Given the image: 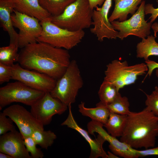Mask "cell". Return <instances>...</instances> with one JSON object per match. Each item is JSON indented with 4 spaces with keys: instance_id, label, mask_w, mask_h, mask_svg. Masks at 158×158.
Here are the masks:
<instances>
[{
    "instance_id": "1",
    "label": "cell",
    "mask_w": 158,
    "mask_h": 158,
    "mask_svg": "<svg viewBox=\"0 0 158 158\" xmlns=\"http://www.w3.org/2000/svg\"><path fill=\"white\" fill-rule=\"evenodd\" d=\"M18 62L23 68L46 74L57 80L71 61L68 50L44 42L29 44L21 49Z\"/></svg>"
},
{
    "instance_id": "2",
    "label": "cell",
    "mask_w": 158,
    "mask_h": 158,
    "mask_svg": "<svg viewBox=\"0 0 158 158\" xmlns=\"http://www.w3.org/2000/svg\"><path fill=\"white\" fill-rule=\"evenodd\" d=\"M158 136V116L146 107L127 115L120 140L135 149H147L154 147Z\"/></svg>"
},
{
    "instance_id": "3",
    "label": "cell",
    "mask_w": 158,
    "mask_h": 158,
    "mask_svg": "<svg viewBox=\"0 0 158 158\" xmlns=\"http://www.w3.org/2000/svg\"><path fill=\"white\" fill-rule=\"evenodd\" d=\"M93 10L88 0H75L68 6L60 15L51 16V21L70 31L83 30L92 25Z\"/></svg>"
},
{
    "instance_id": "4",
    "label": "cell",
    "mask_w": 158,
    "mask_h": 158,
    "mask_svg": "<svg viewBox=\"0 0 158 158\" xmlns=\"http://www.w3.org/2000/svg\"><path fill=\"white\" fill-rule=\"evenodd\" d=\"M83 85L77 61L73 60L63 75L57 80L50 93L68 107L75 102L79 90Z\"/></svg>"
},
{
    "instance_id": "5",
    "label": "cell",
    "mask_w": 158,
    "mask_h": 158,
    "mask_svg": "<svg viewBox=\"0 0 158 158\" xmlns=\"http://www.w3.org/2000/svg\"><path fill=\"white\" fill-rule=\"evenodd\" d=\"M40 23L42 30L37 42L47 43L54 47L71 49L81 41L85 35L83 30L70 31L59 27L51 20Z\"/></svg>"
},
{
    "instance_id": "6",
    "label": "cell",
    "mask_w": 158,
    "mask_h": 158,
    "mask_svg": "<svg viewBox=\"0 0 158 158\" xmlns=\"http://www.w3.org/2000/svg\"><path fill=\"white\" fill-rule=\"evenodd\" d=\"M148 70L147 66L144 63L129 66L126 61L114 60L107 65L104 80L112 83L119 90L135 83L138 76L146 73Z\"/></svg>"
},
{
    "instance_id": "7",
    "label": "cell",
    "mask_w": 158,
    "mask_h": 158,
    "mask_svg": "<svg viewBox=\"0 0 158 158\" xmlns=\"http://www.w3.org/2000/svg\"><path fill=\"white\" fill-rule=\"evenodd\" d=\"M45 93L19 81L9 83L0 88V109L14 102L31 106Z\"/></svg>"
},
{
    "instance_id": "8",
    "label": "cell",
    "mask_w": 158,
    "mask_h": 158,
    "mask_svg": "<svg viewBox=\"0 0 158 158\" xmlns=\"http://www.w3.org/2000/svg\"><path fill=\"white\" fill-rule=\"evenodd\" d=\"M145 2L142 1L138 10L129 19L111 23L114 29L118 31V37L122 40L129 35H134L142 39L150 35L152 23L145 20Z\"/></svg>"
},
{
    "instance_id": "9",
    "label": "cell",
    "mask_w": 158,
    "mask_h": 158,
    "mask_svg": "<svg viewBox=\"0 0 158 158\" xmlns=\"http://www.w3.org/2000/svg\"><path fill=\"white\" fill-rule=\"evenodd\" d=\"M13 25L18 29V46L22 49L29 44L37 42L42 28L37 18L13 10L11 14Z\"/></svg>"
},
{
    "instance_id": "10",
    "label": "cell",
    "mask_w": 158,
    "mask_h": 158,
    "mask_svg": "<svg viewBox=\"0 0 158 158\" xmlns=\"http://www.w3.org/2000/svg\"><path fill=\"white\" fill-rule=\"evenodd\" d=\"M11 68L12 79L20 81L34 89L50 92L56 84V80L44 73L24 68L18 63L14 64Z\"/></svg>"
},
{
    "instance_id": "11",
    "label": "cell",
    "mask_w": 158,
    "mask_h": 158,
    "mask_svg": "<svg viewBox=\"0 0 158 158\" xmlns=\"http://www.w3.org/2000/svg\"><path fill=\"white\" fill-rule=\"evenodd\" d=\"M30 107V112L32 115L44 126L51 123L54 115L63 114L68 107L59 99L53 97L49 92L45 93Z\"/></svg>"
},
{
    "instance_id": "12",
    "label": "cell",
    "mask_w": 158,
    "mask_h": 158,
    "mask_svg": "<svg viewBox=\"0 0 158 158\" xmlns=\"http://www.w3.org/2000/svg\"><path fill=\"white\" fill-rule=\"evenodd\" d=\"M3 113L16 124L23 138L31 136L37 129L44 130V126L34 118L30 112L20 105H11L5 109Z\"/></svg>"
},
{
    "instance_id": "13",
    "label": "cell",
    "mask_w": 158,
    "mask_h": 158,
    "mask_svg": "<svg viewBox=\"0 0 158 158\" xmlns=\"http://www.w3.org/2000/svg\"><path fill=\"white\" fill-rule=\"evenodd\" d=\"M112 1L105 0L101 7H97L93 10L92 25L93 27L90 31L100 42L103 41L105 38L115 39L118 37V31L114 29L108 17Z\"/></svg>"
},
{
    "instance_id": "14",
    "label": "cell",
    "mask_w": 158,
    "mask_h": 158,
    "mask_svg": "<svg viewBox=\"0 0 158 158\" xmlns=\"http://www.w3.org/2000/svg\"><path fill=\"white\" fill-rule=\"evenodd\" d=\"M103 125L99 122L92 120L87 124L88 132L94 135L95 132L100 135L109 143V148L116 155L124 158H137L136 149L118 140L109 134L103 128Z\"/></svg>"
},
{
    "instance_id": "15",
    "label": "cell",
    "mask_w": 158,
    "mask_h": 158,
    "mask_svg": "<svg viewBox=\"0 0 158 158\" xmlns=\"http://www.w3.org/2000/svg\"><path fill=\"white\" fill-rule=\"evenodd\" d=\"M0 152L13 158H32L21 134L16 130L0 135Z\"/></svg>"
},
{
    "instance_id": "16",
    "label": "cell",
    "mask_w": 158,
    "mask_h": 158,
    "mask_svg": "<svg viewBox=\"0 0 158 158\" xmlns=\"http://www.w3.org/2000/svg\"><path fill=\"white\" fill-rule=\"evenodd\" d=\"M71 105L68 107L69 109L68 116L66 120L61 123V126H66L68 127L75 130L78 132L88 142L91 148L89 158H97L100 157L107 158V154L103 148V145L106 140L98 134L97 137L92 139L89 132L80 127L75 121L72 113Z\"/></svg>"
},
{
    "instance_id": "17",
    "label": "cell",
    "mask_w": 158,
    "mask_h": 158,
    "mask_svg": "<svg viewBox=\"0 0 158 158\" xmlns=\"http://www.w3.org/2000/svg\"><path fill=\"white\" fill-rule=\"evenodd\" d=\"M14 9L22 13L35 17L40 22L51 20V15L42 8L38 0H12Z\"/></svg>"
},
{
    "instance_id": "18",
    "label": "cell",
    "mask_w": 158,
    "mask_h": 158,
    "mask_svg": "<svg viewBox=\"0 0 158 158\" xmlns=\"http://www.w3.org/2000/svg\"><path fill=\"white\" fill-rule=\"evenodd\" d=\"M14 9L12 0H0L1 25L8 33L10 44L18 46V33L14 30L11 18Z\"/></svg>"
},
{
    "instance_id": "19",
    "label": "cell",
    "mask_w": 158,
    "mask_h": 158,
    "mask_svg": "<svg viewBox=\"0 0 158 158\" xmlns=\"http://www.w3.org/2000/svg\"><path fill=\"white\" fill-rule=\"evenodd\" d=\"M142 0H114L115 6L114 9L109 18L111 22L118 20L122 22L127 20L129 14H134L138 9V5Z\"/></svg>"
},
{
    "instance_id": "20",
    "label": "cell",
    "mask_w": 158,
    "mask_h": 158,
    "mask_svg": "<svg viewBox=\"0 0 158 158\" xmlns=\"http://www.w3.org/2000/svg\"><path fill=\"white\" fill-rule=\"evenodd\" d=\"M96 107L93 108L86 107L85 103L81 102L78 106L79 111L83 116L88 117L92 120L100 122L104 125L108 120L110 112L100 102L96 104Z\"/></svg>"
},
{
    "instance_id": "21",
    "label": "cell",
    "mask_w": 158,
    "mask_h": 158,
    "mask_svg": "<svg viewBox=\"0 0 158 158\" xmlns=\"http://www.w3.org/2000/svg\"><path fill=\"white\" fill-rule=\"evenodd\" d=\"M127 116V115L110 112L108 120L103 126L111 136L116 138L121 137L126 125Z\"/></svg>"
},
{
    "instance_id": "22",
    "label": "cell",
    "mask_w": 158,
    "mask_h": 158,
    "mask_svg": "<svg viewBox=\"0 0 158 158\" xmlns=\"http://www.w3.org/2000/svg\"><path fill=\"white\" fill-rule=\"evenodd\" d=\"M154 36L149 35L147 38L142 39L137 45V57L144 58L145 61L152 56H158V43L155 40Z\"/></svg>"
},
{
    "instance_id": "23",
    "label": "cell",
    "mask_w": 158,
    "mask_h": 158,
    "mask_svg": "<svg viewBox=\"0 0 158 158\" xmlns=\"http://www.w3.org/2000/svg\"><path fill=\"white\" fill-rule=\"evenodd\" d=\"M75 0H38L41 7L52 16L60 15L68 6Z\"/></svg>"
},
{
    "instance_id": "24",
    "label": "cell",
    "mask_w": 158,
    "mask_h": 158,
    "mask_svg": "<svg viewBox=\"0 0 158 158\" xmlns=\"http://www.w3.org/2000/svg\"><path fill=\"white\" fill-rule=\"evenodd\" d=\"M112 83L104 80L100 87L98 94L102 103L109 104L114 101L120 94Z\"/></svg>"
},
{
    "instance_id": "25",
    "label": "cell",
    "mask_w": 158,
    "mask_h": 158,
    "mask_svg": "<svg viewBox=\"0 0 158 158\" xmlns=\"http://www.w3.org/2000/svg\"><path fill=\"white\" fill-rule=\"evenodd\" d=\"M31 136L37 145L47 150L52 145L57 137L55 133L51 131L42 129L35 130Z\"/></svg>"
},
{
    "instance_id": "26",
    "label": "cell",
    "mask_w": 158,
    "mask_h": 158,
    "mask_svg": "<svg viewBox=\"0 0 158 158\" xmlns=\"http://www.w3.org/2000/svg\"><path fill=\"white\" fill-rule=\"evenodd\" d=\"M18 46L10 44L8 46L0 48V63L11 66L14 63L18 62L19 53Z\"/></svg>"
},
{
    "instance_id": "27",
    "label": "cell",
    "mask_w": 158,
    "mask_h": 158,
    "mask_svg": "<svg viewBox=\"0 0 158 158\" xmlns=\"http://www.w3.org/2000/svg\"><path fill=\"white\" fill-rule=\"evenodd\" d=\"M103 104L110 112L128 115L131 112L129 110L130 104L128 99L126 97L122 96L121 94L111 103L107 105Z\"/></svg>"
},
{
    "instance_id": "28",
    "label": "cell",
    "mask_w": 158,
    "mask_h": 158,
    "mask_svg": "<svg viewBox=\"0 0 158 158\" xmlns=\"http://www.w3.org/2000/svg\"><path fill=\"white\" fill-rule=\"evenodd\" d=\"M145 93L146 97L145 101L146 107L158 116V87L155 86L154 90L150 95Z\"/></svg>"
},
{
    "instance_id": "29",
    "label": "cell",
    "mask_w": 158,
    "mask_h": 158,
    "mask_svg": "<svg viewBox=\"0 0 158 158\" xmlns=\"http://www.w3.org/2000/svg\"><path fill=\"white\" fill-rule=\"evenodd\" d=\"M23 139L26 148L30 153L32 158H42L44 157L43 153L40 149L36 147L37 144L31 136L26 137Z\"/></svg>"
},
{
    "instance_id": "30",
    "label": "cell",
    "mask_w": 158,
    "mask_h": 158,
    "mask_svg": "<svg viewBox=\"0 0 158 158\" xmlns=\"http://www.w3.org/2000/svg\"><path fill=\"white\" fill-rule=\"evenodd\" d=\"M5 115L3 112H0V135L5 134L8 131L16 130L13 121L9 117Z\"/></svg>"
},
{
    "instance_id": "31",
    "label": "cell",
    "mask_w": 158,
    "mask_h": 158,
    "mask_svg": "<svg viewBox=\"0 0 158 158\" xmlns=\"http://www.w3.org/2000/svg\"><path fill=\"white\" fill-rule=\"evenodd\" d=\"M11 66L0 63V84L8 82L12 79Z\"/></svg>"
},
{
    "instance_id": "32",
    "label": "cell",
    "mask_w": 158,
    "mask_h": 158,
    "mask_svg": "<svg viewBox=\"0 0 158 158\" xmlns=\"http://www.w3.org/2000/svg\"><path fill=\"white\" fill-rule=\"evenodd\" d=\"M144 11L145 15L149 14H151L149 19H150V22L152 23L158 17V8H154L152 4H145Z\"/></svg>"
},
{
    "instance_id": "33",
    "label": "cell",
    "mask_w": 158,
    "mask_h": 158,
    "mask_svg": "<svg viewBox=\"0 0 158 158\" xmlns=\"http://www.w3.org/2000/svg\"><path fill=\"white\" fill-rule=\"evenodd\" d=\"M136 152L138 157L151 155H158V146L145 149L144 150H136Z\"/></svg>"
},
{
    "instance_id": "34",
    "label": "cell",
    "mask_w": 158,
    "mask_h": 158,
    "mask_svg": "<svg viewBox=\"0 0 158 158\" xmlns=\"http://www.w3.org/2000/svg\"><path fill=\"white\" fill-rule=\"evenodd\" d=\"M145 62L148 68V72L145 78L148 75L150 76L154 70L155 69H156V75L158 78V63L149 59L145 61Z\"/></svg>"
},
{
    "instance_id": "35",
    "label": "cell",
    "mask_w": 158,
    "mask_h": 158,
    "mask_svg": "<svg viewBox=\"0 0 158 158\" xmlns=\"http://www.w3.org/2000/svg\"><path fill=\"white\" fill-rule=\"evenodd\" d=\"M91 9L94 10L97 7L103 5L105 0H88Z\"/></svg>"
},
{
    "instance_id": "36",
    "label": "cell",
    "mask_w": 158,
    "mask_h": 158,
    "mask_svg": "<svg viewBox=\"0 0 158 158\" xmlns=\"http://www.w3.org/2000/svg\"><path fill=\"white\" fill-rule=\"evenodd\" d=\"M151 28L153 30L154 36L156 37L157 33L158 32V23L155 22L152 24Z\"/></svg>"
},
{
    "instance_id": "37",
    "label": "cell",
    "mask_w": 158,
    "mask_h": 158,
    "mask_svg": "<svg viewBox=\"0 0 158 158\" xmlns=\"http://www.w3.org/2000/svg\"><path fill=\"white\" fill-rule=\"evenodd\" d=\"M107 158H119L118 156L116 155L112 152L109 151L107 152Z\"/></svg>"
},
{
    "instance_id": "38",
    "label": "cell",
    "mask_w": 158,
    "mask_h": 158,
    "mask_svg": "<svg viewBox=\"0 0 158 158\" xmlns=\"http://www.w3.org/2000/svg\"><path fill=\"white\" fill-rule=\"evenodd\" d=\"M0 158H13V157L10 155L7 154L0 152Z\"/></svg>"
}]
</instances>
